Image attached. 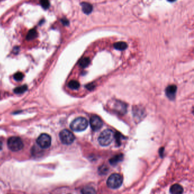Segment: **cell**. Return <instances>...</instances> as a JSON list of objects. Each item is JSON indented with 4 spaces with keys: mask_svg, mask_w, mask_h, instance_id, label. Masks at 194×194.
<instances>
[{
    "mask_svg": "<svg viewBox=\"0 0 194 194\" xmlns=\"http://www.w3.org/2000/svg\"><path fill=\"white\" fill-rule=\"evenodd\" d=\"M114 137V134L111 129H106L101 133L98 141L101 146L106 147L111 144Z\"/></svg>",
    "mask_w": 194,
    "mask_h": 194,
    "instance_id": "1",
    "label": "cell"
},
{
    "mask_svg": "<svg viewBox=\"0 0 194 194\" xmlns=\"http://www.w3.org/2000/svg\"><path fill=\"white\" fill-rule=\"evenodd\" d=\"M88 126V121L83 117L75 119L70 125L71 129L75 132H81L86 130Z\"/></svg>",
    "mask_w": 194,
    "mask_h": 194,
    "instance_id": "2",
    "label": "cell"
},
{
    "mask_svg": "<svg viewBox=\"0 0 194 194\" xmlns=\"http://www.w3.org/2000/svg\"><path fill=\"white\" fill-rule=\"evenodd\" d=\"M122 182L123 178L120 174L114 173L109 176L107 183L109 187L112 189H117L120 187L122 184Z\"/></svg>",
    "mask_w": 194,
    "mask_h": 194,
    "instance_id": "3",
    "label": "cell"
},
{
    "mask_svg": "<svg viewBox=\"0 0 194 194\" xmlns=\"http://www.w3.org/2000/svg\"><path fill=\"white\" fill-rule=\"evenodd\" d=\"M7 146L13 152H18L22 150L23 147V143L20 138L13 136L8 139Z\"/></svg>",
    "mask_w": 194,
    "mask_h": 194,
    "instance_id": "4",
    "label": "cell"
},
{
    "mask_svg": "<svg viewBox=\"0 0 194 194\" xmlns=\"http://www.w3.org/2000/svg\"><path fill=\"white\" fill-rule=\"evenodd\" d=\"M59 137L61 142L66 145L71 144L75 139L74 134L67 129L62 130L59 134Z\"/></svg>",
    "mask_w": 194,
    "mask_h": 194,
    "instance_id": "5",
    "label": "cell"
},
{
    "mask_svg": "<svg viewBox=\"0 0 194 194\" xmlns=\"http://www.w3.org/2000/svg\"><path fill=\"white\" fill-rule=\"evenodd\" d=\"M37 144L43 149H46L50 147L51 144V137L46 134H40L37 140Z\"/></svg>",
    "mask_w": 194,
    "mask_h": 194,
    "instance_id": "6",
    "label": "cell"
},
{
    "mask_svg": "<svg viewBox=\"0 0 194 194\" xmlns=\"http://www.w3.org/2000/svg\"><path fill=\"white\" fill-rule=\"evenodd\" d=\"M91 127L94 131H97L102 127L103 123L100 118L96 115H94L90 119Z\"/></svg>",
    "mask_w": 194,
    "mask_h": 194,
    "instance_id": "7",
    "label": "cell"
},
{
    "mask_svg": "<svg viewBox=\"0 0 194 194\" xmlns=\"http://www.w3.org/2000/svg\"><path fill=\"white\" fill-rule=\"evenodd\" d=\"M177 88L175 85H170L166 89V94L170 100H174L175 97Z\"/></svg>",
    "mask_w": 194,
    "mask_h": 194,
    "instance_id": "8",
    "label": "cell"
},
{
    "mask_svg": "<svg viewBox=\"0 0 194 194\" xmlns=\"http://www.w3.org/2000/svg\"><path fill=\"white\" fill-rule=\"evenodd\" d=\"M113 108L116 111L120 114H124L125 113V111L127 110L125 105L122 102H117V101H116L114 103Z\"/></svg>",
    "mask_w": 194,
    "mask_h": 194,
    "instance_id": "9",
    "label": "cell"
},
{
    "mask_svg": "<svg viewBox=\"0 0 194 194\" xmlns=\"http://www.w3.org/2000/svg\"><path fill=\"white\" fill-rule=\"evenodd\" d=\"M171 194H182L183 193V188L179 184H174L170 189Z\"/></svg>",
    "mask_w": 194,
    "mask_h": 194,
    "instance_id": "10",
    "label": "cell"
},
{
    "mask_svg": "<svg viewBox=\"0 0 194 194\" xmlns=\"http://www.w3.org/2000/svg\"><path fill=\"white\" fill-rule=\"evenodd\" d=\"M81 6L82 7V10L84 13L86 14H89L93 10V7L91 4L88 2H82L81 4Z\"/></svg>",
    "mask_w": 194,
    "mask_h": 194,
    "instance_id": "11",
    "label": "cell"
},
{
    "mask_svg": "<svg viewBox=\"0 0 194 194\" xmlns=\"http://www.w3.org/2000/svg\"><path fill=\"white\" fill-rule=\"evenodd\" d=\"M114 48L117 50L123 51L127 49V44L124 41H119L114 43L113 45Z\"/></svg>",
    "mask_w": 194,
    "mask_h": 194,
    "instance_id": "12",
    "label": "cell"
},
{
    "mask_svg": "<svg viewBox=\"0 0 194 194\" xmlns=\"http://www.w3.org/2000/svg\"><path fill=\"white\" fill-rule=\"evenodd\" d=\"M37 35H38V33H37V30L35 29H31L29 31V33H27V36H26V39L28 40L34 39L35 38H37Z\"/></svg>",
    "mask_w": 194,
    "mask_h": 194,
    "instance_id": "13",
    "label": "cell"
},
{
    "mask_svg": "<svg viewBox=\"0 0 194 194\" xmlns=\"http://www.w3.org/2000/svg\"><path fill=\"white\" fill-rule=\"evenodd\" d=\"M81 194H96L94 187L91 186H86L81 190Z\"/></svg>",
    "mask_w": 194,
    "mask_h": 194,
    "instance_id": "14",
    "label": "cell"
},
{
    "mask_svg": "<svg viewBox=\"0 0 194 194\" xmlns=\"http://www.w3.org/2000/svg\"><path fill=\"white\" fill-rule=\"evenodd\" d=\"M123 159V155L122 154H119L114 156L113 158H112L110 160V163L111 165H116L118 162L122 161Z\"/></svg>",
    "mask_w": 194,
    "mask_h": 194,
    "instance_id": "15",
    "label": "cell"
},
{
    "mask_svg": "<svg viewBox=\"0 0 194 194\" xmlns=\"http://www.w3.org/2000/svg\"><path fill=\"white\" fill-rule=\"evenodd\" d=\"M68 86L71 89L76 90V89H78L79 87H80V84H79V82H78L77 81H71L68 83Z\"/></svg>",
    "mask_w": 194,
    "mask_h": 194,
    "instance_id": "16",
    "label": "cell"
},
{
    "mask_svg": "<svg viewBox=\"0 0 194 194\" xmlns=\"http://www.w3.org/2000/svg\"><path fill=\"white\" fill-rule=\"evenodd\" d=\"M27 89V87L26 85H23L20 87H16L14 90V92L16 94H22L24 93L25 91H26Z\"/></svg>",
    "mask_w": 194,
    "mask_h": 194,
    "instance_id": "17",
    "label": "cell"
},
{
    "mask_svg": "<svg viewBox=\"0 0 194 194\" xmlns=\"http://www.w3.org/2000/svg\"><path fill=\"white\" fill-rule=\"evenodd\" d=\"M89 62H90L89 59L88 58L86 57V58L82 59L81 60H80L79 64H80L81 67H82V68H86L89 65Z\"/></svg>",
    "mask_w": 194,
    "mask_h": 194,
    "instance_id": "18",
    "label": "cell"
},
{
    "mask_svg": "<svg viewBox=\"0 0 194 194\" xmlns=\"http://www.w3.org/2000/svg\"><path fill=\"white\" fill-rule=\"evenodd\" d=\"M40 4L42 7L45 9H48L50 6L49 0H40Z\"/></svg>",
    "mask_w": 194,
    "mask_h": 194,
    "instance_id": "19",
    "label": "cell"
},
{
    "mask_svg": "<svg viewBox=\"0 0 194 194\" xmlns=\"http://www.w3.org/2000/svg\"><path fill=\"white\" fill-rule=\"evenodd\" d=\"M14 78L15 80L17 81H21L23 78V74L21 72H17L14 75Z\"/></svg>",
    "mask_w": 194,
    "mask_h": 194,
    "instance_id": "20",
    "label": "cell"
},
{
    "mask_svg": "<svg viewBox=\"0 0 194 194\" xmlns=\"http://www.w3.org/2000/svg\"><path fill=\"white\" fill-rule=\"evenodd\" d=\"M61 22L63 24V25H64V26H68L69 25V21H68V20H67V19H66V18L61 19Z\"/></svg>",
    "mask_w": 194,
    "mask_h": 194,
    "instance_id": "21",
    "label": "cell"
},
{
    "mask_svg": "<svg viewBox=\"0 0 194 194\" xmlns=\"http://www.w3.org/2000/svg\"><path fill=\"white\" fill-rule=\"evenodd\" d=\"M2 142L0 140V150H2Z\"/></svg>",
    "mask_w": 194,
    "mask_h": 194,
    "instance_id": "22",
    "label": "cell"
},
{
    "mask_svg": "<svg viewBox=\"0 0 194 194\" xmlns=\"http://www.w3.org/2000/svg\"><path fill=\"white\" fill-rule=\"evenodd\" d=\"M168 1H169V2H174V1H175L176 0H167Z\"/></svg>",
    "mask_w": 194,
    "mask_h": 194,
    "instance_id": "23",
    "label": "cell"
}]
</instances>
